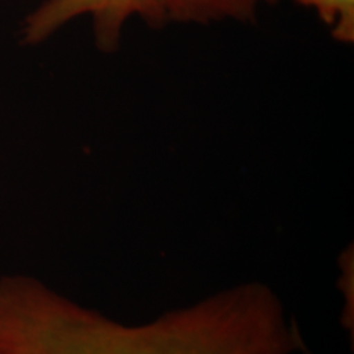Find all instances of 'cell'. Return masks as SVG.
<instances>
[{
  "mask_svg": "<svg viewBox=\"0 0 354 354\" xmlns=\"http://www.w3.org/2000/svg\"><path fill=\"white\" fill-rule=\"evenodd\" d=\"M304 340L276 291L241 282L145 323L41 285L0 317V354H292Z\"/></svg>",
  "mask_w": 354,
  "mask_h": 354,
  "instance_id": "6da1fadb",
  "label": "cell"
},
{
  "mask_svg": "<svg viewBox=\"0 0 354 354\" xmlns=\"http://www.w3.org/2000/svg\"><path fill=\"white\" fill-rule=\"evenodd\" d=\"M146 0H46L26 16L21 42L36 46L53 36L59 28L82 15H91L97 48L117 49L121 30L133 15H143Z\"/></svg>",
  "mask_w": 354,
  "mask_h": 354,
  "instance_id": "7a4b0ae2",
  "label": "cell"
},
{
  "mask_svg": "<svg viewBox=\"0 0 354 354\" xmlns=\"http://www.w3.org/2000/svg\"><path fill=\"white\" fill-rule=\"evenodd\" d=\"M274 0H146L142 17L150 24L165 21L206 23L219 19H252L261 3Z\"/></svg>",
  "mask_w": 354,
  "mask_h": 354,
  "instance_id": "3957f363",
  "label": "cell"
},
{
  "mask_svg": "<svg viewBox=\"0 0 354 354\" xmlns=\"http://www.w3.org/2000/svg\"><path fill=\"white\" fill-rule=\"evenodd\" d=\"M314 8L322 20L333 26V36L352 42L354 39V0H297Z\"/></svg>",
  "mask_w": 354,
  "mask_h": 354,
  "instance_id": "277c9868",
  "label": "cell"
},
{
  "mask_svg": "<svg viewBox=\"0 0 354 354\" xmlns=\"http://www.w3.org/2000/svg\"><path fill=\"white\" fill-rule=\"evenodd\" d=\"M302 353L311 354V353H310V352H308V351H307V348H306V345H304V349H302Z\"/></svg>",
  "mask_w": 354,
  "mask_h": 354,
  "instance_id": "5b68a950",
  "label": "cell"
}]
</instances>
